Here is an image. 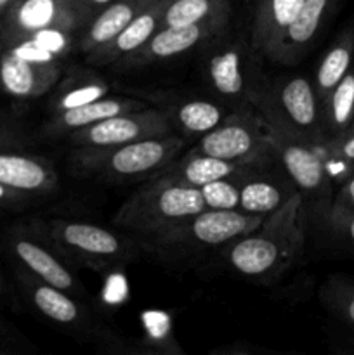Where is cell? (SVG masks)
Returning a JSON list of instances; mask_svg holds the SVG:
<instances>
[{
    "label": "cell",
    "instance_id": "cell-1",
    "mask_svg": "<svg viewBox=\"0 0 354 355\" xmlns=\"http://www.w3.org/2000/svg\"><path fill=\"white\" fill-rule=\"evenodd\" d=\"M304 246V196L295 191L250 234L231 243L228 262L246 277H274L302 255Z\"/></svg>",
    "mask_w": 354,
    "mask_h": 355
},
{
    "label": "cell",
    "instance_id": "cell-2",
    "mask_svg": "<svg viewBox=\"0 0 354 355\" xmlns=\"http://www.w3.org/2000/svg\"><path fill=\"white\" fill-rule=\"evenodd\" d=\"M207 210L198 187L160 175L135 191L115 214L113 224L146 236H156L172 225Z\"/></svg>",
    "mask_w": 354,
    "mask_h": 355
},
{
    "label": "cell",
    "instance_id": "cell-3",
    "mask_svg": "<svg viewBox=\"0 0 354 355\" xmlns=\"http://www.w3.org/2000/svg\"><path fill=\"white\" fill-rule=\"evenodd\" d=\"M252 103L259 107L271 127L312 144L326 141L321 104L314 83L305 76L287 80L273 92H259Z\"/></svg>",
    "mask_w": 354,
    "mask_h": 355
},
{
    "label": "cell",
    "instance_id": "cell-4",
    "mask_svg": "<svg viewBox=\"0 0 354 355\" xmlns=\"http://www.w3.org/2000/svg\"><path fill=\"white\" fill-rule=\"evenodd\" d=\"M183 148V141L174 134L141 139L128 144L101 149H80L75 165L83 172L101 177L132 179L155 173L170 165Z\"/></svg>",
    "mask_w": 354,
    "mask_h": 355
},
{
    "label": "cell",
    "instance_id": "cell-5",
    "mask_svg": "<svg viewBox=\"0 0 354 355\" xmlns=\"http://www.w3.org/2000/svg\"><path fill=\"white\" fill-rule=\"evenodd\" d=\"M191 153L228 162L267 163L274 158L273 127L264 116L239 111L203 134Z\"/></svg>",
    "mask_w": 354,
    "mask_h": 355
},
{
    "label": "cell",
    "instance_id": "cell-6",
    "mask_svg": "<svg viewBox=\"0 0 354 355\" xmlns=\"http://www.w3.org/2000/svg\"><path fill=\"white\" fill-rule=\"evenodd\" d=\"M266 215L243 210H207L172 225L160 234L151 236L153 243L167 248H212L231 245L250 234Z\"/></svg>",
    "mask_w": 354,
    "mask_h": 355
},
{
    "label": "cell",
    "instance_id": "cell-7",
    "mask_svg": "<svg viewBox=\"0 0 354 355\" xmlns=\"http://www.w3.org/2000/svg\"><path fill=\"white\" fill-rule=\"evenodd\" d=\"M273 151L298 193L304 200L307 198L314 201L318 215L325 217L332 207L335 182L330 177L316 144L292 137L273 127Z\"/></svg>",
    "mask_w": 354,
    "mask_h": 355
},
{
    "label": "cell",
    "instance_id": "cell-8",
    "mask_svg": "<svg viewBox=\"0 0 354 355\" xmlns=\"http://www.w3.org/2000/svg\"><path fill=\"white\" fill-rule=\"evenodd\" d=\"M89 23V17L75 0H21L3 14L2 37L12 47L38 31L61 30L75 33L87 28Z\"/></svg>",
    "mask_w": 354,
    "mask_h": 355
},
{
    "label": "cell",
    "instance_id": "cell-9",
    "mask_svg": "<svg viewBox=\"0 0 354 355\" xmlns=\"http://www.w3.org/2000/svg\"><path fill=\"white\" fill-rule=\"evenodd\" d=\"M69 134V139L78 149H101L170 135L174 134V125L169 114L163 111L144 107L106 118Z\"/></svg>",
    "mask_w": 354,
    "mask_h": 355
},
{
    "label": "cell",
    "instance_id": "cell-10",
    "mask_svg": "<svg viewBox=\"0 0 354 355\" xmlns=\"http://www.w3.org/2000/svg\"><path fill=\"white\" fill-rule=\"evenodd\" d=\"M49 234L56 248L92 269L121 262L130 250L127 241L115 232L87 222L52 220Z\"/></svg>",
    "mask_w": 354,
    "mask_h": 355
},
{
    "label": "cell",
    "instance_id": "cell-11",
    "mask_svg": "<svg viewBox=\"0 0 354 355\" xmlns=\"http://www.w3.org/2000/svg\"><path fill=\"white\" fill-rule=\"evenodd\" d=\"M342 0H304L297 17L280 35L267 58L278 64H294L323 30L326 21L335 14Z\"/></svg>",
    "mask_w": 354,
    "mask_h": 355
},
{
    "label": "cell",
    "instance_id": "cell-12",
    "mask_svg": "<svg viewBox=\"0 0 354 355\" xmlns=\"http://www.w3.org/2000/svg\"><path fill=\"white\" fill-rule=\"evenodd\" d=\"M226 23H228V17H219V19L191 24V26H160L137 51L124 59L130 64H144L156 59L184 54L207 38L215 37L226 26Z\"/></svg>",
    "mask_w": 354,
    "mask_h": 355
},
{
    "label": "cell",
    "instance_id": "cell-13",
    "mask_svg": "<svg viewBox=\"0 0 354 355\" xmlns=\"http://www.w3.org/2000/svg\"><path fill=\"white\" fill-rule=\"evenodd\" d=\"M61 76L58 62H37L7 51L0 55V85L19 99L44 96Z\"/></svg>",
    "mask_w": 354,
    "mask_h": 355
},
{
    "label": "cell",
    "instance_id": "cell-14",
    "mask_svg": "<svg viewBox=\"0 0 354 355\" xmlns=\"http://www.w3.org/2000/svg\"><path fill=\"white\" fill-rule=\"evenodd\" d=\"M169 0H156L151 6L146 7L132 23H128L117 37L108 44L101 45L96 51L87 54V61L90 64L104 66L115 61L127 58L128 54L137 51L160 26H162L163 10Z\"/></svg>",
    "mask_w": 354,
    "mask_h": 355
},
{
    "label": "cell",
    "instance_id": "cell-15",
    "mask_svg": "<svg viewBox=\"0 0 354 355\" xmlns=\"http://www.w3.org/2000/svg\"><path fill=\"white\" fill-rule=\"evenodd\" d=\"M0 184L17 194H44L54 191L58 175L44 159L0 151Z\"/></svg>",
    "mask_w": 354,
    "mask_h": 355
},
{
    "label": "cell",
    "instance_id": "cell-16",
    "mask_svg": "<svg viewBox=\"0 0 354 355\" xmlns=\"http://www.w3.org/2000/svg\"><path fill=\"white\" fill-rule=\"evenodd\" d=\"M266 163H238L228 162V159L214 158L207 155H193L189 153L184 162L179 165L170 166L163 175H169L179 182L187 184L193 187H201L208 182H214L219 179H228V177L252 175V173L264 170Z\"/></svg>",
    "mask_w": 354,
    "mask_h": 355
},
{
    "label": "cell",
    "instance_id": "cell-17",
    "mask_svg": "<svg viewBox=\"0 0 354 355\" xmlns=\"http://www.w3.org/2000/svg\"><path fill=\"white\" fill-rule=\"evenodd\" d=\"M12 250L24 267L40 281L59 290L78 291V284L71 270L58 259L56 253H52L51 248L42 245L40 241L26 236H14Z\"/></svg>",
    "mask_w": 354,
    "mask_h": 355
},
{
    "label": "cell",
    "instance_id": "cell-18",
    "mask_svg": "<svg viewBox=\"0 0 354 355\" xmlns=\"http://www.w3.org/2000/svg\"><path fill=\"white\" fill-rule=\"evenodd\" d=\"M153 2L156 0H113L87 24L80 38V51L89 54L101 45L111 42Z\"/></svg>",
    "mask_w": 354,
    "mask_h": 355
},
{
    "label": "cell",
    "instance_id": "cell-19",
    "mask_svg": "<svg viewBox=\"0 0 354 355\" xmlns=\"http://www.w3.org/2000/svg\"><path fill=\"white\" fill-rule=\"evenodd\" d=\"M304 0H260L253 23V47L269 54L273 45L297 17Z\"/></svg>",
    "mask_w": 354,
    "mask_h": 355
},
{
    "label": "cell",
    "instance_id": "cell-20",
    "mask_svg": "<svg viewBox=\"0 0 354 355\" xmlns=\"http://www.w3.org/2000/svg\"><path fill=\"white\" fill-rule=\"evenodd\" d=\"M146 106L141 101L134 99H118V97H101V99L92 101L83 106L73 107V110L59 111L58 116L52 121V128L56 132H73L78 128L87 127V125L97 123L106 118L117 116V114L128 113V111L144 110Z\"/></svg>",
    "mask_w": 354,
    "mask_h": 355
},
{
    "label": "cell",
    "instance_id": "cell-21",
    "mask_svg": "<svg viewBox=\"0 0 354 355\" xmlns=\"http://www.w3.org/2000/svg\"><path fill=\"white\" fill-rule=\"evenodd\" d=\"M354 66V24L347 26L342 33L337 37L332 47L323 55L318 66L314 80V89L318 94L319 104L325 103L337 83L349 73Z\"/></svg>",
    "mask_w": 354,
    "mask_h": 355
},
{
    "label": "cell",
    "instance_id": "cell-22",
    "mask_svg": "<svg viewBox=\"0 0 354 355\" xmlns=\"http://www.w3.org/2000/svg\"><path fill=\"white\" fill-rule=\"evenodd\" d=\"M297 189H290L287 184L274 182L262 177V170L252 175L243 177L239 182V207L238 210L248 214L267 215L278 210Z\"/></svg>",
    "mask_w": 354,
    "mask_h": 355
},
{
    "label": "cell",
    "instance_id": "cell-23",
    "mask_svg": "<svg viewBox=\"0 0 354 355\" xmlns=\"http://www.w3.org/2000/svg\"><path fill=\"white\" fill-rule=\"evenodd\" d=\"M208 80L222 96H243L248 87V71L242 51L231 47L212 55L208 61Z\"/></svg>",
    "mask_w": 354,
    "mask_h": 355
},
{
    "label": "cell",
    "instance_id": "cell-24",
    "mask_svg": "<svg viewBox=\"0 0 354 355\" xmlns=\"http://www.w3.org/2000/svg\"><path fill=\"white\" fill-rule=\"evenodd\" d=\"M326 139L335 137L354 123V66L321 104Z\"/></svg>",
    "mask_w": 354,
    "mask_h": 355
},
{
    "label": "cell",
    "instance_id": "cell-25",
    "mask_svg": "<svg viewBox=\"0 0 354 355\" xmlns=\"http://www.w3.org/2000/svg\"><path fill=\"white\" fill-rule=\"evenodd\" d=\"M228 14L226 0H169L163 10L162 26H191L228 17Z\"/></svg>",
    "mask_w": 354,
    "mask_h": 355
},
{
    "label": "cell",
    "instance_id": "cell-26",
    "mask_svg": "<svg viewBox=\"0 0 354 355\" xmlns=\"http://www.w3.org/2000/svg\"><path fill=\"white\" fill-rule=\"evenodd\" d=\"M28 291H30L31 302L35 307L45 315V318L52 319L59 324H75L80 319L82 312H80L78 305L73 302L68 291L59 290V288L51 286V284L37 283V281H28Z\"/></svg>",
    "mask_w": 354,
    "mask_h": 355
},
{
    "label": "cell",
    "instance_id": "cell-27",
    "mask_svg": "<svg viewBox=\"0 0 354 355\" xmlns=\"http://www.w3.org/2000/svg\"><path fill=\"white\" fill-rule=\"evenodd\" d=\"M332 180L340 184L354 173V123L342 134L316 144Z\"/></svg>",
    "mask_w": 354,
    "mask_h": 355
},
{
    "label": "cell",
    "instance_id": "cell-28",
    "mask_svg": "<svg viewBox=\"0 0 354 355\" xmlns=\"http://www.w3.org/2000/svg\"><path fill=\"white\" fill-rule=\"evenodd\" d=\"M224 120L221 107L208 101H187L177 107L174 121L183 128L186 134H207Z\"/></svg>",
    "mask_w": 354,
    "mask_h": 355
},
{
    "label": "cell",
    "instance_id": "cell-29",
    "mask_svg": "<svg viewBox=\"0 0 354 355\" xmlns=\"http://www.w3.org/2000/svg\"><path fill=\"white\" fill-rule=\"evenodd\" d=\"M326 307L354 331V279L335 276L323 288Z\"/></svg>",
    "mask_w": 354,
    "mask_h": 355
},
{
    "label": "cell",
    "instance_id": "cell-30",
    "mask_svg": "<svg viewBox=\"0 0 354 355\" xmlns=\"http://www.w3.org/2000/svg\"><path fill=\"white\" fill-rule=\"evenodd\" d=\"M243 177L246 175L219 179L198 187L205 201V207L212 208V210H238L239 182Z\"/></svg>",
    "mask_w": 354,
    "mask_h": 355
},
{
    "label": "cell",
    "instance_id": "cell-31",
    "mask_svg": "<svg viewBox=\"0 0 354 355\" xmlns=\"http://www.w3.org/2000/svg\"><path fill=\"white\" fill-rule=\"evenodd\" d=\"M326 231L332 234L337 245L342 248L349 250L354 253V214L353 211H344L330 208L326 215L323 217Z\"/></svg>",
    "mask_w": 354,
    "mask_h": 355
},
{
    "label": "cell",
    "instance_id": "cell-32",
    "mask_svg": "<svg viewBox=\"0 0 354 355\" xmlns=\"http://www.w3.org/2000/svg\"><path fill=\"white\" fill-rule=\"evenodd\" d=\"M108 87L101 82H90V83H82V85L75 87V89L68 90V92L62 94L59 97L58 104H56V110L66 111L73 110V107L83 106V104H89L92 101L101 99V97L106 96Z\"/></svg>",
    "mask_w": 354,
    "mask_h": 355
},
{
    "label": "cell",
    "instance_id": "cell-33",
    "mask_svg": "<svg viewBox=\"0 0 354 355\" xmlns=\"http://www.w3.org/2000/svg\"><path fill=\"white\" fill-rule=\"evenodd\" d=\"M10 52H14L19 58L28 59V61H37V62H56V55L49 51L47 47L40 44L35 38H26V40H21L17 44H14L9 49Z\"/></svg>",
    "mask_w": 354,
    "mask_h": 355
},
{
    "label": "cell",
    "instance_id": "cell-34",
    "mask_svg": "<svg viewBox=\"0 0 354 355\" xmlns=\"http://www.w3.org/2000/svg\"><path fill=\"white\" fill-rule=\"evenodd\" d=\"M330 208L353 211L354 214V173L339 184V189H335V193H333L332 207Z\"/></svg>",
    "mask_w": 354,
    "mask_h": 355
},
{
    "label": "cell",
    "instance_id": "cell-35",
    "mask_svg": "<svg viewBox=\"0 0 354 355\" xmlns=\"http://www.w3.org/2000/svg\"><path fill=\"white\" fill-rule=\"evenodd\" d=\"M75 2L78 3L80 9L83 10V14L89 17V21H92L94 17H96L104 7L110 6L113 0H75Z\"/></svg>",
    "mask_w": 354,
    "mask_h": 355
},
{
    "label": "cell",
    "instance_id": "cell-36",
    "mask_svg": "<svg viewBox=\"0 0 354 355\" xmlns=\"http://www.w3.org/2000/svg\"><path fill=\"white\" fill-rule=\"evenodd\" d=\"M17 2H21V0H0V14H6Z\"/></svg>",
    "mask_w": 354,
    "mask_h": 355
},
{
    "label": "cell",
    "instance_id": "cell-37",
    "mask_svg": "<svg viewBox=\"0 0 354 355\" xmlns=\"http://www.w3.org/2000/svg\"><path fill=\"white\" fill-rule=\"evenodd\" d=\"M17 193H14V191L7 189V187H3L2 184H0V201H6V200H10L12 196H16Z\"/></svg>",
    "mask_w": 354,
    "mask_h": 355
},
{
    "label": "cell",
    "instance_id": "cell-38",
    "mask_svg": "<svg viewBox=\"0 0 354 355\" xmlns=\"http://www.w3.org/2000/svg\"><path fill=\"white\" fill-rule=\"evenodd\" d=\"M3 139H6V137H3V134H0V144H2V141H3Z\"/></svg>",
    "mask_w": 354,
    "mask_h": 355
},
{
    "label": "cell",
    "instance_id": "cell-39",
    "mask_svg": "<svg viewBox=\"0 0 354 355\" xmlns=\"http://www.w3.org/2000/svg\"><path fill=\"white\" fill-rule=\"evenodd\" d=\"M0 54H2V40H0Z\"/></svg>",
    "mask_w": 354,
    "mask_h": 355
}]
</instances>
